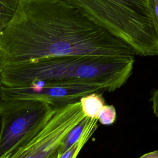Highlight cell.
Listing matches in <instances>:
<instances>
[{
  "mask_svg": "<svg viewBox=\"0 0 158 158\" xmlns=\"http://www.w3.org/2000/svg\"><path fill=\"white\" fill-rule=\"evenodd\" d=\"M20 0H0V34L7 28L15 12Z\"/></svg>",
  "mask_w": 158,
  "mask_h": 158,
  "instance_id": "cell-9",
  "label": "cell"
},
{
  "mask_svg": "<svg viewBox=\"0 0 158 158\" xmlns=\"http://www.w3.org/2000/svg\"><path fill=\"white\" fill-rule=\"evenodd\" d=\"M1 77H0V90H1ZM1 95H0V102H1Z\"/></svg>",
  "mask_w": 158,
  "mask_h": 158,
  "instance_id": "cell-15",
  "label": "cell"
},
{
  "mask_svg": "<svg viewBox=\"0 0 158 158\" xmlns=\"http://www.w3.org/2000/svg\"><path fill=\"white\" fill-rule=\"evenodd\" d=\"M135 60L100 56L47 58L4 69L0 73L1 83L7 87H23L35 82H67L112 92L127 81Z\"/></svg>",
  "mask_w": 158,
  "mask_h": 158,
  "instance_id": "cell-2",
  "label": "cell"
},
{
  "mask_svg": "<svg viewBox=\"0 0 158 158\" xmlns=\"http://www.w3.org/2000/svg\"><path fill=\"white\" fill-rule=\"evenodd\" d=\"M85 115L91 118H98L99 111L105 105L102 93H93L82 97L79 100Z\"/></svg>",
  "mask_w": 158,
  "mask_h": 158,
  "instance_id": "cell-8",
  "label": "cell"
},
{
  "mask_svg": "<svg viewBox=\"0 0 158 158\" xmlns=\"http://www.w3.org/2000/svg\"><path fill=\"white\" fill-rule=\"evenodd\" d=\"M88 119V117H85L69 132L60 144L59 151V156L66 151L78 141L83 132Z\"/></svg>",
  "mask_w": 158,
  "mask_h": 158,
  "instance_id": "cell-10",
  "label": "cell"
},
{
  "mask_svg": "<svg viewBox=\"0 0 158 158\" xmlns=\"http://www.w3.org/2000/svg\"><path fill=\"white\" fill-rule=\"evenodd\" d=\"M0 132H1V117H0Z\"/></svg>",
  "mask_w": 158,
  "mask_h": 158,
  "instance_id": "cell-16",
  "label": "cell"
},
{
  "mask_svg": "<svg viewBox=\"0 0 158 158\" xmlns=\"http://www.w3.org/2000/svg\"><path fill=\"white\" fill-rule=\"evenodd\" d=\"M139 158H158V150L144 154Z\"/></svg>",
  "mask_w": 158,
  "mask_h": 158,
  "instance_id": "cell-14",
  "label": "cell"
},
{
  "mask_svg": "<svg viewBox=\"0 0 158 158\" xmlns=\"http://www.w3.org/2000/svg\"><path fill=\"white\" fill-rule=\"evenodd\" d=\"M99 86L78 85L67 82H35L23 87L1 86V100L27 99L47 103L54 107L78 101L93 93H102Z\"/></svg>",
  "mask_w": 158,
  "mask_h": 158,
  "instance_id": "cell-6",
  "label": "cell"
},
{
  "mask_svg": "<svg viewBox=\"0 0 158 158\" xmlns=\"http://www.w3.org/2000/svg\"><path fill=\"white\" fill-rule=\"evenodd\" d=\"M94 23L136 55L158 56V27L149 0H73Z\"/></svg>",
  "mask_w": 158,
  "mask_h": 158,
  "instance_id": "cell-3",
  "label": "cell"
},
{
  "mask_svg": "<svg viewBox=\"0 0 158 158\" xmlns=\"http://www.w3.org/2000/svg\"><path fill=\"white\" fill-rule=\"evenodd\" d=\"M98 118H89L83 132L78 141L64 153L59 155L58 158H77V155L83 146L86 143L94 132L96 130L98 127Z\"/></svg>",
  "mask_w": 158,
  "mask_h": 158,
  "instance_id": "cell-7",
  "label": "cell"
},
{
  "mask_svg": "<svg viewBox=\"0 0 158 158\" xmlns=\"http://www.w3.org/2000/svg\"><path fill=\"white\" fill-rule=\"evenodd\" d=\"M151 101L153 113L156 117H158V89L154 91L151 98Z\"/></svg>",
  "mask_w": 158,
  "mask_h": 158,
  "instance_id": "cell-12",
  "label": "cell"
},
{
  "mask_svg": "<svg viewBox=\"0 0 158 158\" xmlns=\"http://www.w3.org/2000/svg\"><path fill=\"white\" fill-rule=\"evenodd\" d=\"M85 117L79 101L56 107L48 123L32 139L4 158H58L63 139Z\"/></svg>",
  "mask_w": 158,
  "mask_h": 158,
  "instance_id": "cell-5",
  "label": "cell"
},
{
  "mask_svg": "<svg viewBox=\"0 0 158 158\" xmlns=\"http://www.w3.org/2000/svg\"><path fill=\"white\" fill-rule=\"evenodd\" d=\"M152 15L158 27V0H149Z\"/></svg>",
  "mask_w": 158,
  "mask_h": 158,
  "instance_id": "cell-13",
  "label": "cell"
},
{
  "mask_svg": "<svg viewBox=\"0 0 158 158\" xmlns=\"http://www.w3.org/2000/svg\"><path fill=\"white\" fill-rule=\"evenodd\" d=\"M135 55L128 45L91 20L73 0H20L0 34V73L51 57L135 59Z\"/></svg>",
  "mask_w": 158,
  "mask_h": 158,
  "instance_id": "cell-1",
  "label": "cell"
},
{
  "mask_svg": "<svg viewBox=\"0 0 158 158\" xmlns=\"http://www.w3.org/2000/svg\"><path fill=\"white\" fill-rule=\"evenodd\" d=\"M55 109L35 100L1 101L0 158H4L32 139L48 123Z\"/></svg>",
  "mask_w": 158,
  "mask_h": 158,
  "instance_id": "cell-4",
  "label": "cell"
},
{
  "mask_svg": "<svg viewBox=\"0 0 158 158\" xmlns=\"http://www.w3.org/2000/svg\"><path fill=\"white\" fill-rule=\"evenodd\" d=\"M117 113L115 108L112 105H104L99 112L98 121L104 125H110L116 120Z\"/></svg>",
  "mask_w": 158,
  "mask_h": 158,
  "instance_id": "cell-11",
  "label": "cell"
}]
</instances>
